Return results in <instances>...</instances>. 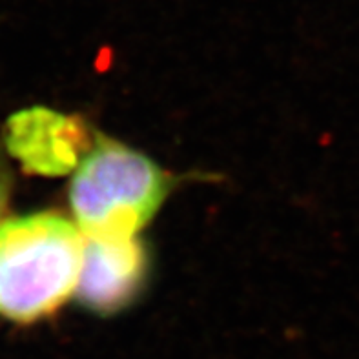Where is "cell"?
Instances as JSON below:
<instances>
[{
	"label": "cell",
	"mask_w": 359,
	"mask_h": 359,
	"mask_svg": "<svg viewBox=\"0 0 359 359\" xmlns=\"http://www.w3.org/2000/svg\"><path fill=\"white\" fill-rule=\"evenodd\" d=\"M82 232L53 212L0 223V316L15 323L48 318L77 290Z\"/></svg>",
	"instance_id": "1"
},
{
	"label": "cell",
	"mask_w": 359,
	"mask_h": 359,
	"mask_svg": "<svg viewBox=\"0 0 359 359\" xmlns=\"http://www.w3.org/2000/svg\"><path fill=\"white\" fill-rule=\"evenodd\" d=\"M9 191H11V175H9L6 164L0 161V223H2V215L6 214V208H8Z\"/></svg>",
	"instance_id": "5"
},
{
	"label": "cell",
	"mask_w": 359,
	"mask_h": 359,
	"mask_svg": "<svg viewBox=\"0 0 359 359\" xmlns=\"http://www.w3.org/2000/svg\"><path fill=\"white\" fill-rule=\"evenodd\" d=\"M166 173L146 155L97 135L72 182L77 226L91 241L132 239L168 194Z\"/></svg>",
	"instance_id": "2"
},
{
	"label": "cell",
	"mask_w": 359,
	"mask_h": 359,
	"mask_svg": "<svg viewBox=\"0 0 359 359\" xmlns=\"http://www.w3.org/2000/svg\"><path fill=\"white\" fill-rule=\"evenodd\" d=\"M144 273L146 252L135 237L123 241L88 239L75 292L88 309L114 314L137 296Z\"/></svg>",
	"instance_id": "4"
},
{
	"label": "cell",
	"mask_w": 359,
	"mask_h": 359,
	"mask_svg": "<svg viewBox=\"0 0 359 359\" xmlns=\"http://www.w3.org/2000/svg\"><path fill=\"white\" fill-rule=\"evenodd\" d=\"M4 137L9 154L24 170L41 175H64L79 168L95 142L81 118L46 108L13 115Z\"/></svg>",
	"instance_id": "3"
}]
</instances>
